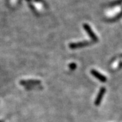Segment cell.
Segmentation results:
<instances>
[{"label":"cell","instance_id":"5","mask_svg":"<svg viewBox=\"0 0 122 122\" xmlns=\"http://www.w3.org/2000/svg\"><path fill=\"white\" fill-rule=\"evenodd\" d=\"M41 83L39 80H22L20 82V84L23 85H29V86H31V85H38Z\"/></svg>","mask_w":122,"mask_h":122},{"label":"cell","instance_id":"6","mask_svg":"<svg viewBox=\"0 0 122 122\" xmlns=\"http://www.w3.org/2000/svg\"><path fill=\"white\" fill-rule=\"evenodd\" d=\"M69 68L71 69H72V70H74V69L76 68L77 66H76V64L75 63H72V64H69Z\"/></svg>","mask_w":122,"mask_h":122},{"label":"cell","instance_id":"1","mask_svg":"<svg viewBox=\"0 0 122 122\" xmlns=\"http://www.w3.org/2000/svg\"><path fill=\"white\" fill-rule=\"evenodd\" d=\"M83 26H84V29L87 31L88 36L91 37L93 41H98V38H97V37L96 36V35L93 33V32L92 31V30L91 27L88 26L87 24H84Z\"/></svg>","mask_w":122,"mask_h":122},{"label":"cell","instance_id":"4","mask_svg":"<svg viewBox=\"0 0 122 122\" xmlns=\"http://www.w3.org/2000/svg\"><path fill=\"white\" fill-rule=\"evenodd\" d=\"M91 74L93 75L95 77H96L97 79H98V80H100L101 82H105L107 81V78L105 76H102L101 74H100L99 72H98L97 71H95V70H92L91 71Z\"/></svg>","mask_w":122,"mask_h":122},{"label":"cell","instance_id":"3","mask_svg":"<svg viewBox=\"0 0 122 122\" xmlns=\"http://www.w3.org/2000/svg\"><path fill=\"white\" fill-rule=\"evenodd\" d=\"M105 92H106V89H105V88H104V87L101 88V89H100V90L99 93H98V95H97V98L95 101V105H97V106L99 105L100 103V102H101L102 101V99L103 95H104V93H105Z\"/></svg>","mask_w":122,"mask_h":122},{"label":"cell","instance_id":"2","mask_svg":"<svg viewBox=\"0 0 122 122\" xmlns=\"http://www.w3.org/2000/svg\"><path fill=\"white\" fill-rule=\"evenodd\" d=\"M90 44H91V42H87V41L76 42V43L70 44L69 47H70V48L71 49H76L79 48V47H82L87 46L90 45Z\"/></svg>","mask_w":122,"mask_h":122}]
</instances>
